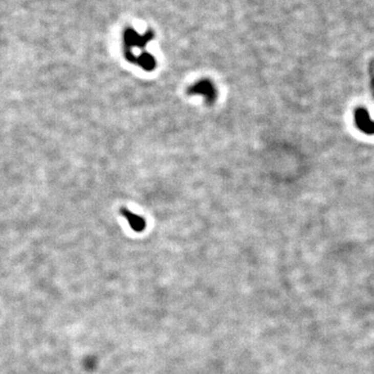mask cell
I'll use <instances>...</instances> for the list:
<instances>
[{"label":"cell","mask_w":374,"mask_h":374,"mask_svg":"<svg viewBox=\"0 0 374 374\" xmlns=\"http://www.w3.org/2000/svg\"><path fill=\"white\" fill-rule=\"evenodd\" d=\"M153 38L154 32L152 30H148L145 35L141 36L133 28H127L123 33L125 50H132L135 47L144 49Z\"/></svg>","instance_id":"cell-1"},{"label":"cell","mask_w":374,"mask_h":374,"mask_svg":"<svg viewBox=\"0 0 374 374\" xmlns=\"http://www.w3.org/2000/svg\"><path fill=\"white\" fill-rule=\"evenodd\" d=\"M188 95H201L206 99L208 104H212L217 97L214 84L207 79L197 81L188 89Z\"/></svg>","instance_id":"cell-2"},{"label":"cell","mask_w":374,"mask_h":374,"mask_svg":"<svg viewBox=\"0 0 374 374\" xmlns=\"http://www.w3.org/2000/svg\"><path fill=\"white\" fill-rule=\"evenodd\" d=\"M121 213H122V215H123L124 217H126V218H127V221H128V223H129L130 227H131L134 231H137V232H142V231L146 228V222H145V219H144L142 216L137 215V214H133L132 212L128 211V210H127V209H125V208H123V209L121 210Z\"/></svg>","instance_id":"cell-3"},{"label":"cell","mask_w":374,"mask_h":374,"mask_svg":"<svg viewBox=\"0 0 374 374\" xmlns=\"http://www.w3.org/2000/svg\"><path fill=\"white\" fill-rule=\"evenodd\" d=\"M141 68H143L144 70L146 71H152L155 69L156 67V60L154 58V56L148 52H144L142 53L138 58H137V62Z\"/></svg>","instance_id":"cell-4"}]
</instances>
